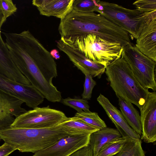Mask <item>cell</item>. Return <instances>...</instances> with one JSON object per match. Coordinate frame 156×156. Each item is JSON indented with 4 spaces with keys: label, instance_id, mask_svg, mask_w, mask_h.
I'll use <instances>...</instances> for the list:
<instances>
[{
    "label": "cell",
    "instance_id": "1",
    "mask_svg": "<svg viewBox=\"0 0 156 156\" xmlns=\"http://www.w3.org/2000/svg\"><path fill=\"white\" fill-rule=\"evenodd\" d=\"M9 55L20 72L48 101H61V93L46 80L57 71L49 52L28 30L10 36L5 42Z\"/></svg>",
    "mask_w": 156,
    "mask_h": 156
},
{
    "label": "cell",
    "instance_id": "2",
    "mask_svg": "<svg viewBox=\"0 0 156 156\" xmlns=\"http://www.w3.org/2000/svg\"><path fill=\"white\" fill-rule=\"evenodd\" d=\"M58 31L61 39L68 44L94 34L123 47L131 43L129 34L100 14L83 13L72 10L61 20Z\"/></svg>",
    "mask_w": 156,
    "mask_h": 156
},
{
    "label": "cell",
    "instance_id": "3",
    "mask_svg": "<svg viewBox=\"0 0 156 156\" xmlns=\"http://www.w3.org/2000/svg\"><path fill=\"white\" fill-rule=\"evenodd\" d=\"M69 135L59 125L42 129L17 128L9 126L0 129L2 140L22 152L35 153Z\"/></svg>",
    "mask_w": 156,
    "mask_h": 156
},
{
    "label": "cell",
    "instance_id": "4",
    "mask_svg": "<svg viewBox=\"0 0 156 156\" xmlns=\"http://www.w3.org/2000/svg\"><path fill=\"white\" fill-rule=\"evenodd\" d=\"M105 72L117 97L135 104L140 109L150 92L138 82L123 58L121 57L112 62Z\"/></svg>",
    "mask_w": 156,
    "mask_h": 156
},
{
    "label": "cell",
    "instance_id": "5",
    "mask_svg": "<svg viewBox=\"0 0 156 156\" xmlns=\"http://www.w3.org/2000/svg\"><path fill=\"white\" fill-rule=\"evenodd\" d=\"M68 44L76 48L87 58L106 67L121 57L123 48L119 43L108 41L94 34H88Z\"/></svg>",
    "mask_w": 156,
    "mask_h": 156
},
{
    "label": "cell",
    "instance_id": "6",
    "mask_svg": "<svg viewBox=\"0 0 156 156\" xmlns=\"http://www.w3.org/2000/svg\"><path fill=\"white\" fill-rule=\"evenodd\" d=\"M121 57L141 85L155 91L156 62L142 53L131 42L123 47Z\"/></svg>",
    "mask_w": 156,
    "mask_h": 156
},
{
    "label": "cell",
    "instance_id": "7",
    "mask_svg": "<svg viewBox=\"0 0 156 156\" xmlns=\"http://www.w3.org/2000/svg\"><path fill=\"white\" fill-rule=\"evenodd\" d=\"M96 12L129 33L131 39H136L143 13L105 1L96 0Z\"/></svg>",
    "mask_w": 156,
    "mask_h": 156
},
{
    "label": "cell",
    "instance_id": "8",
    "mask_svg": "<svg viewBox=\"0 0 156 156\" xmlns=\"http://www.w3.org/2000/svg\"><path fill=\"white\" fill-rule=\"evenodd\" d=\"M68 118L62 112L46 107H37L16 117L10 126L17 128L42 129L56 126Z\"/></svg>",
    "mask_w": 156,
    "mask_h": 156
},
{
    "label": "cell",
    "instance_id": "9",
    "mask_svg": "<svg viewBox=\"0 0 156 156\" xmlns=\"http://www.w3.org/2000/svg\"><path fill=\"white\" fill-rule=\"evenodd\" d=\"M136 39L138 49L156 62V10L143 13Z\"/></svg>",
    "mask_w": 156,
    "mask_h": 156
},
{
    "label": "cell",
    "instance_id": "10",
    "mask_svg": "<svg viewBox=\"0 0 156 156\" xmlns=\"http://www.w3.org/2000/svg\"><path fill=\"white\" fill-rule=\"evenodd\" d=\"M0 91L22 101L34 109L42 103L44 98L34 86L11 80L0 73Z\"/></svg>",
    "mask_w": 156,
    "mask_h": 156
},
{
    "label": "cell",
    "instance_id": "11",
    "mask_svg": "<svg viewBox=\"0 0 156 156\" xmlns=\"http://www.w3.org/2000/svg\"><path fill=\"white\" fill-rule=\"evenodd\" d=\"M91 134L69 135L61 138L33 156H69L89 144Z\"/></svg>",
    "mask_w": 156,
    "mask_h": 156
},
{
    "label": "cell",
    "instance_id": "12",
    "mask_svg": "<svg viewBox=\"0 0 156 156\" xmlns=\"http://www.w3.org/2000/svg\"><path fill=\"white\" fill-rule=\"evenodd\" d=\"M57 47L65 53L71 61L84 74H88L92 77L101 78L105 72L106 66L86 58L77 48L61 39L57 42Z\"/></svg>",
    "mask_w": 156,
    "mask_h": 156
},
{
    "label": "cell",
    "instance_id": "13",
    "mask_svg": "<svg viewBox=\"0 0 156 156\" xmlns=\"http://www.w3.org/2000/svg\"><path fill=\"white\" fill-rule=\"evenodd\" d=\"M142 133L141 139L145 142L156 140V92H150L144 105L140 109Z\"/></svg>",
    "mask_w": 156,
    "mask_h": 156
},
{
    "label": "cell",
    "instance_id": "14",
    "mask_svg": "<svg viewBox=\"0 0 156 156\" xmlns=\"http://www.w3.org/2000/svg\"><path fill=\"white\" fill-rule=\"evenodd\" d=\"M97 100L122 137L131 139H140V136L128 124L120 111L114 106L107 98L100 94L97 98Z\"/></svg>",
    "mask_w": 156,
    "mask_h": 156
},
{
    "label": "cell",
    "instance_id": "15",
    "mask_svg": "<svg viewBox=\"0 0 156 156\" xmlns=\"http://www.w3.org/2000/svg\"><path fill=\"white\" fill-rule=\"evenodd\" d=\"M74 0H33L32 4L36 7L41 15L53 16L63 19L72 10Z\"/></svg>",
    "mask_w": 156,
    "mask_h": 156
},
{
    "label": "cell",
    "instance_id": "16",
    "mask_svg": "<svg viewBox=\"0 0 156 156\" xmlns=\"http://www.w3.org/2000/svg\"><path fill=\"white\" fill-rule=\"evenodd\" d=\"M0 73L14 81L31 85L28 80L20 72L12 59L0 32Z\"/></svg>",
    "mask_w": 156,
    "mask_h": 156
},
{
    "label": "cell",
    "instance_id": "17",
    "mask_svg": "<svg viewBox=\"0 0 156 156\" xmlns=\"http://www.w3.org/2000/svg\"><path fill=\"white\" fill-rule=\"evenodd\" d=\"M122 136L117 129L107 127L92 133L90 136L89 145L93 156H97L99 151L104 145Z\"/></svg>",
    "mask_w": 156,
    "mask_h": 156
},
{
    "label": "cell",
    "instance_id": "18",
    "mask_svg": "<svg viewBox=\"0 0 156 156\" xmlns=\"http://www.w3.org/2000/svg\"><path fill=\"white\" fill-rule=\"evenodd\" d=\"M120 112L129 126L140 136L142 133L140 116L131 103L119 98Z\"/></svg>",
    "mask_w": 156,
    "mask_h": 156
},
{
    "label": "cell",
    "instance_id": "19",
    "mask_svg": "<svg viewBox=\"0 0 156 156\" xmlns=\"http://www.w3.org/2000/svg\"><path fill=\"white\" fill-rule=\"evenodd\" d=\"M58 125L70 135L91 134L99 129L74 117H68Z\"/></svg>",
    "mask_w": 156,
    "mask_h": 156
},
{
    "label": "cell",
    "instance_id": "20",
    "mask_svg": "<svg viewBox=\"0 0 156 156\" xmlns=\"http://www.w3.org/2000/svg\"><path fill=\"white\" fill-rule=\"evenodd\" d=\"M0 101L12 116L16 117L27 111L21 107L24 103L21 100L0 91Z\"/></svg>",
    "mask_w": 156,
    "mask_h": 156
},
{
    "label": "cell",
    "instance_id": "21",
    "mask_svg": "<svg viewBox=\"0 0 156 156\" xmlns=\"http://www.w3.org/2000/svg\"><path fill=\"white\" fill-rule=\"evenodd\" d=\"M130 138L121 137L104 145L100 149L97 156H113L117 154Z\"/></svg>",
    "mask_w": 156,
    "mask_h": 156
},
{
    "label": "cell",
    "instance_id": "22",
    "mask_svg": "<svg viewBox=\"0 0 156 156\" xmlns=\"http://www.w3.org/2000/svg\"><path fill=\"white\" fill-rule=\"evenodd\" d=\"M116 156H145L140 139L130 138Z\"/></svg>",
    "mask_w": 156,
    "mask_h": 156
},
{
    "label": "cell",
    "instance_id": "23",
    "mask_svg": "<svg viewBox=\"0 0 156 156\" xmlns=\"http://www.w3.org/2000/svg\"><path fill=\"white\" fill-rule=\"evenodd\" d=\"M74 117L98 129L107 127L105 122L99 117L97 112L90 111H82L76 113Z\"/></svg>",
    "mask_w": 156,
    "mask_h": 156
},
{
    "label": "cell",
    "instance_id": "24",
    "mask_svg": "<svg viewBox=\"0 0 156 156\" xmlns=\"http://www.w3.org/2000/svg\"><path fill=\"white\" fill-rule=\"evenodd\" d=\"M98 5L96 0H74L72 10L83 13L94 12L97 9Z\"/></svg>",
    "mask_w": 156,
    "mask_h": 156
},
{
    "label": "cell",
    "instance_id": "25",
    "mask_svg": "<svg viewBox=\"0 0 156 156\" xmlns=\"http://www.w3.org/2000/svg\"><path fill=\"white\" fill-rule=\"evenodd\" d=\"M61 101L63 104L73 108L77 112L89 111L90 107L88 102L86 100L68 97L62 99Z\"/></svg>",
    "mask_w": 156,
    "mask_h": 156
},
{
    "label": "cell",
    "instance_id": "26",
    "mask_svg": "<svg viewBox=\"0 0 156 156\" xmlns=\"http://www.w3.org/2000/svg\"><path fill=\"white\" fill-rule=\"evenodd\" d=\"M133 5L142 13L156 10V0H138L134 2Z\"/></svg>",
    "mask_w": 156,
    "mask_h": 156
},
{
    "label": "cell",
    "instance_id": "27",
    "mask_svg": "<svg viewBox=\"0 0 156 156\" xmlns=\"http://www.w3.org/2000/svg\"><path fill=\"white\" fill-rule=\"evenodd\" d=\"M14 120L13 116L0 101V129L10 126Z\"/></svg>",
    "mask_w": 156,
    "mask_h": 156
},
{
    "label": "cell",
    "instance_id": "28",
    "mask_svg": "<svg viewBox=\"0 0 156 156\" xmlns=\"http://www.w3.org/2000/svg\"><path fill=\"white\" fill-rule=\"evenodd\" d=\"M85 80L83 85L84 90L82 94L83 99L88 100L91 98L93 89L96 85V82L93 77L88 74H86Z\"/></svg>",
    "mask_w": 156,
    "mask_h": 156
},
{
    "label": "cell",
    "instance_id": "29",
    "mask_svg": "<svg viewBox=\"0 0 156 156\" xmlns=\"http://www.w3.org/2000/svg\"><path fill=\"white\" fill-rule=\"evenodd\" d=\"M0 8L5 21L17 10L16 5L11 0H0Z\"/></svg>",
    "mask_w": 156,
    "mask_h": 156
},
{
    "label": "cell",
    "instance_id": "30",
    "mask_svg": "<svg viewBox=\"0 0 156 156\" xmlns=\"http://www.w3.org/2000/svg\"><path fill=\"white\" fill-rule=\"evenodd\" d=\"M69 156H93L92 150L89 144L77 151Z\"/></svg>",
    "mask_w": 156,
    "mask_h": 156
},
{
    "label": "cell",
    "instance_id": "31",
    "mask_svg": "<svg viewBox=\"0 0 156 156\" xmlns=\"http://www.w3.org/2000/svg\"><path fill=\"white\" fill-rule=\"evenodd\" d=\"M16 149L7 143H4L0 146V156H9Z\"/></svg>",
    "mask_w": 156,
    "mask_h": 156
},
{
    "label": "cell",
    "instance_id": "32",
    "mask_svg": "<svg viewBox=\"0 0 156 156\" xmlns=\"http://www.w3.org/2000/svg\"><path fill=\"white\" fill-rule=\"evenodd\" d=\"M50 54L54 58L58 59L60 58V55L58 51L56 49L52 50L50 52Z\"/></svg>",
    "mask_w": 156,
    "mask_h": 156
},
{
    "label": "cell",
    "instance_id": "33",
    "mask_svg": "<svg viewBox=\"0 0 156 156\" xmlns=\"http://www.w3.org/2000/svg\"><path fill=\"white\" fill-rule=\"evenodd\" d=\"M5 21V20L3 16L2 13L0 8V32L1 31V29L3 23Z\"/></svg>",
    "mask_w": 156,
    "mask_h": 156
},
{
    "label": "cell",
    "instance_id": "34",
    "mask_svg": "<svg viewBox=\"0 0 156 156\" xmlns=\"http://www.w3.org/2000/svg\"><path fill=\"white\" fill-rule=\"evenodd\" d=\"M1 140H2V139L0 136V141Z\"/></svg>",
    "mask_w": 156,
    "mask_h": 156
}]
</instances>
